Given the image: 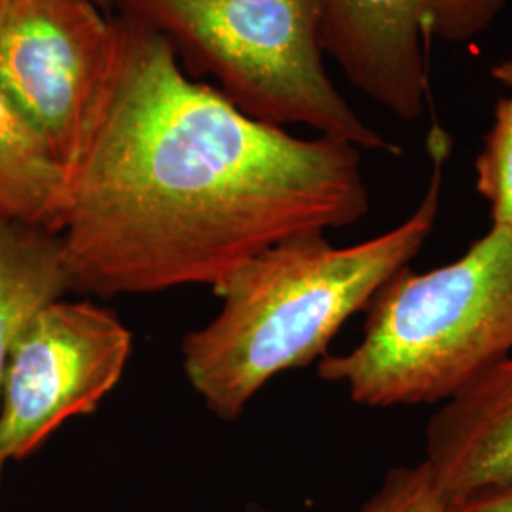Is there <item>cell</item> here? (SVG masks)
Listing matches in <instances>:
<instances>
[{"instance_id":"6da1fadb","label":"cell","mask_w":512,"mask_h":512,"mask_svg":"<svg viewBox=\"0 0 512 512\" xmlns=\"http://www.w3.org/2000/svg\"><path fill=\"white\" fill-rule=\"evenodd\" d=\"M118 25L116 71L61 213L69 291H215L272 245L365 217L361 148L251 118L192 82L164 35Z\"/></svg>"},{"instance_id":"7a4b0ae2","label":"cell","mask_w":512,"mask_h":512,"mask_svg":"<svg viewBox=\"0 0 512 512\" xmlns=\"http://www.w3.org/2000/svg\"><path fill=\"white\" fill-rule=\"evenodd\" d=\"M450 137L429 131L431 179L399 226L348 247L313 232L285 239L230 275L219 313L183 340V370L211 414L234 421L275 376L329 355L349 319L418 256L435 230Z\"/></svg>"},{"instance_id":"3957f363","label":"cell","mask_w":512,"mask_h":512,"mask_svg":"<svg viewBox=\"0 0 512 512\" xmlns=\"http://www.w3.org/2000/svg\"><path fill=\"white\" fill-rule=\"evenodd\" d=\"M512 355V232L490 226L463 255L393 275L366 308L363 338L317 363L370 408L444 403Z\"/></svg>"},{"instance_id":"277c9868","label":"cell","mask_w":512,"mask_h":512,"mask_svg":"<svg viewBox=\"0 0 512 512\" xmlns=\"http://www.w3.org/2000/svg\"><path fill=\"white\" fill-rule=\"evenodd\" d=\"M112 6L215 76L220 93L251 118L399 154L349 107L325 71L319 0H112Z\"/></svg>"},{"instance_id":"5b68a950","label":"cell","mask_w":512,"mask_h":512,"mask_svg":"<svg viewBox=\"0 0 512 512\" xmlns=\"http://www.w3.org/2000/svg\"><path fill=\"white\" fill-rule=\"evenodd\" d=\"M118 18L90 0H0V92L73 169L105 105Z\"/></svg>"},{"instance_id":"8992f818","label":"cell","mask_w":512,"mask_h":512,"mask_svg":"<svg viewBox=\"0 0 512 512\" xmlns=\"http://www.w3.org/2000/svg\"><path fill=\"white\" fill-rule=\"evenodd\" d=\"M131 351V330L88 300L57 298L31 315L0 395L4 463L31 458L65 421L95 412L124 376Z\"/></svg>"},{"instance_id":"52a82bcc","label":"cell","mask_w":512,"mask_h":512,"mask_svg":"<svg viewBox=\"0 0 512 512\" xmlns=\"http://www.w3.org/2000/svg\"><path fill=\"white\" fill-rule=\"evenodd\" d=\"M507 0H319L323 52L349 82L416 122L429 97L427 44L471 42L484 35Z\"/></svg>"},{"instance_id":"ba28073f","label":"cell","mask_w":512,"mask_h":512,"mask_svg":"<svg viewBox=\"0 0 512 512\" xmlns=\"http://www.w3.org/2000/svg\"><path fill=\"white\" fill-rule=\"evenodd\" d=\"M423 463L446 501L512 486V355L440 403Z\"/></svg>"},{"instance_id":"9c48e42d","label":"cell","mask_w":512,"mask_h":512,"mask_svg":"<svg viewBox=\"0 0 512 512\" xmlns=\"http://www.w3.org/2000/svg\"><path fill=\"white\" fill-rule=\"evenodd\" d=\"M69 291L61 236L0 219V395L19 330L42 306ZM0 458V482L4 473Z\"/></svg>"},{"instance_id":"30bf717a","label":"cell","mask_w":512,"mask_h":512,"mask_svg":"<svg viewBox=\"0 0 512 512\" xmlns=\"http://www.w3.org/2000/svg\"><path fill=\"white\" fill-rule=\"evenodd\" d=\"M69 171L0 92V219L59 234Z\"/></svg>"},{"instance_id":"8fae6325","label":"cell","mask_w":512,"mask_h":512,"mask_svg":"<svg viewBox=\"0 0 512 512\" xmlns=\"http://www.w3.org/2000/svg\"><path fill=\"white\" fill-rule=\"evenodd\" d=\"M475 175L476 190L490 207L492 226L512 232V116L501 101L476 156Z\"/></svg>"},{"instance_id":"7c38bea8","label":"cell","mask_w":512,"mask_h":512,"mask_svg":"<svg viewBox=\"0 0 512 512\" xmlns=\"http://www.w3.org/2000/svg\"><path fill=\"white\" fill-rule=\"evenodd\" d=\"M446 505L448 501L421 461L412 467L391 469L359 512H446Z\"/></svg>"},{"instance_id":"4fadbf2b","label":"cell","mask_w":512,"mask_h":512,"mask_svg":"<svg viewBox=\"0 0 512 512\" xmlns=\"http://www.w3.org/2000/svg\"><path fill=\"white\" fill-rule=\"evenodd\" d=\"M446 512H512V486L452 499L446 505Z\"/></svg>"},{"instance_id":"5bb4252c","label":"cell","mask_w":512,"mask_h":512,"mask_svg":"<svg viewBox=\"0 0 512 512\" xmlns=\"http://www.w3.org/2000/svg\"><path fill=\"white\" fill-rule=\"evenodd\" d=\"M492 76L497 80L503 88L509 90L507 97H499V101L507 107L512 116V54L505 59H501L499 63H495L492 67Z\"/></svg>"},{"instance_id":"9a60e30c","label":"cell","mask_w":512,"mask_h":512,"mask_svg":"<svg viewBox=\"0 0 512 512\" xmlns=\"http://www.w3.org/2000/svg\"><path fill=\"white\" fill-rule=\"evenodd\" d=\"M93 2L95 6H99L101 10H109L110 6H112V0H90Z\"/></svg>"}]
</instances>
